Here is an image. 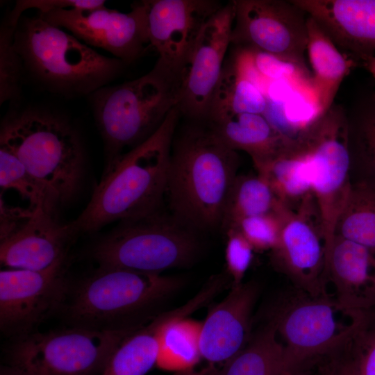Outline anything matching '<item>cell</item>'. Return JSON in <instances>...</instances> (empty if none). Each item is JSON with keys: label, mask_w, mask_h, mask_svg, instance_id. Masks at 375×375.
<instances>
[{"label": "cell", "mask_w": 375, "mask_h": 375, "mask_svg": "<svg viewBox=\"0 0 375 375\" xmlns=\"http://www.w3.org/2000/svg\"><path fill=\"white\" fill-rule=\"evenodd\" d=\"M183 284L180 278L97 267L71 280L56 315L65 326L96 331H135L161 312Z\"/></svg>", "instance_id": "cell-1"}, {"label": "cell", "mask_w": 375, "mask_h": 375, "mask_svg": "<svg viewBox=\"0 0 375 375\" xmlns=\"http://www.w3.org/2000/svg\"><path fill=\"white\" fill-rule=\"evenodd\" d=\"M180 114L177 106L149 138L123 153L111 171L102 176L85 208L69 223L76 235L160 210Z\"/></svg>", "instance_id": "cell-2"}, {"label": "cell", "mask_w": 375, "mask_h": 375, "mask_svg": "<svg viewBox=\"0 0 375 375\" xmlns=\"http://www.w3.org/2000/svg\"><path fill=\"white\" fill-rule=\"evenodd\" d=\"M239 156L210 131L185 132L172 147L166 193L172 216L196 231L221 227Z\"/></svg>", "instance_id": "cell-3"}, {"label": "cell", "mask_w": 375, "mask_h": 375, "mask_svg": "<svg viewBox=\"0 0 375 375\" xmlns=\"http://www.w3.org/2000/svg\"><path fill=\"white\" fill-rule=\"evenodd\" d=\"M14 44L26 75L48 92L66 98L90 96L116 78L126 65L99 53L38 15L20 17Z\"/></svg>", "instance_id": "cell-4"}, {"label": "cell", "mask_w": 375, "mask_h": 375, "mask_svg": "<svg viewBox=\"0 0 375 375\" xmlns=\"http://www.w3.org/2000/svg\"><path fill=\"white\" fill-rule=\"evenodd\" d=\"M0 146L19 159L60 206L77 194L85 153L76 130L64 115L47 108L12 107L1 123Z\"/></svg>", "instance_id": "cell-5"}, {"label": "cell", "mask_w": 375, "mask_h": 375, "mask_svg": "<svg viewBox=\"0 0 375 375\" xmlns=\"http://www.w3.org/2000/svg\"><path fill=\"white\" fill-rule=\"evenodd\" d=\"M96 125L103 141V175L116 165L122 151L149 138L178 104V84L156 66L147 74L90 96Z\"/></svg>", "instance_id": "cell-6"}, {"label": "cell", "mask_w": 375, "mask_h": 375, "mask_svg": "<svg viewBox=\"0 0 375 375\" xmlns=\"http://www.w3.org/2000/svg\"><path fill=\"white\" fill-rule=\"evenodd\" d=\"M201 249L197 231L160 210L119 222L92 246L90 256L98 267L160 274L192 265Z\"/></svg>", "instance_id": "cell-7"}, {"label": "cell", "mask_w": 375, "mask_h": 375, "mask_svg": "<svg viewBox=\"0 0 375 375\" xmlns=\"http://www.w3.org/2000/svg\"><path fill=\"white\" fill-rule=\"evenodd\" d=\"M135 331L65 326L11 338L2 349L0 375H101L115 350Z\"/></svg>", "instance_id": "cell-8"}, {"label": "cell", "mask_w": 375, "mask_h": 375, "mask_svg": "<svg viewBox=\"0 0 375 375\" xmlns=\"http://www.w3.org/2000/svg\"><path fill=\"white\" fill-rule=\"evenodd\" d=\"M369 311L348 308L328 294L314 297L297 288L281 297L269 309L267 319L284 348L286 372L346 344Z\"/></svg>", "instance_id": "cell-9"}, {"label": "cell", "mask_w": 375, "mask_h": 375, "mask_svg": "<svg viewBox=\"0 0 375 375\" xmlns=\"http://www.w3.org/2000/svg\"><path fill=\"white\" fill-rule=\"evenodd\" d=\"M308 160L312 194L326 243V258L351 189L346 110L333 105L299 136Z\"/></svg>", "instance_id": "cell-10"}, {"label": "cell", "mask_w": 375, "mask_h": 375, "mask_svg": "<svg viewBox=\"0 0 375 375\" xmlns=\"http://www.w3.org/2000/svg\"><path fill=\"white\" fill-rule=\"evenodd\" d=\"M69 257L42 270L0 272V329L8 339L36 331L56 315L71 277Z\"/></svg>", "instance_id": "cell-11"}, {"label": "cell", "mask_w": 375, "mask_h": 375, "mask_svg": "<svg viewBox=\"0 0 375 375\" xmlns=\"http://www.w3.org/2000/svg\"><path fill=\"white\" fill-rule=\"evenodd\" d=\"M231 44L270 53L308 68L307 15L290 1L233 0Z\"/></svg>", "instance_id": "cell-12"}, {"label": "cell", "mask_w": 375, "mask_h": 375, "mask_svg": "<svg viewBox=\"0 0 375 375\" xmlns=\"http://www.w3.org/2000/svg\"><path fill=\"white\" fill-rule=\"evenodd\" d=\"M131 6L128 12L105 6L92 10L62 9L37 15L128 65L142 56L145 46L149 44L143 2H135Z\"/></svg>", "instance_id": "cell-13"}, {"label": "cell", "mask_w": 375, "mask_h": 375, "mask_svg": "<svg viewBox=\"0 0 375 375\" xmlns=\"http://www.w3.org/2000/svg\"><path fill=\"white\" fill-rule=\"evenodd\" d=\"M271 261L297 289L314 297L325 294L326 243L314 198L296 211L283 210Z\"/></svg>", "instance_id": "cell-14"}, {"label": "cell", "mask_w": 375, "mask_h": 375, "mask_svg": "<svg viewBox=\"0 0 375 375\" xmlns=\"http://www.w3.org/2000/svg\"><path fill=\"white\" fill-rule=\"evenodd\" d=\"M155 65L177 83L206 22L223 6L215 0H143Z\"/></svg>", "instance_id": "cell-15"}, {"label": "cell", "mask_w": 375, "mask_h": 375, "mask_svg": "<svg viewBox=\"0 0 375 375\" xmlns=\"http://www.w3.org/2000/svg\"><path fill=\"white\" fill-rule=\"evenodd\" d=\"M234 16L231 1L202 28L178 78V107L181 113L196 119H207L226 52L231 44Z\"/></svg>", "instance_id": "cell-16"}, {"label": "cell", "mask_w": 375, "mask_h": 375, "mask_svg": "<svg viewBox=\"0 0 375 375\" xmlns=\"http://www.w3.org/2000/svg\"><path fill=\"white\" fill-rule=\"evenodd\" d=\"M259 291L255 281L231 286L223 300L208 311L200 328L201 359L211 366L225 365L247 345L252 335V314Z\"/></svg>", "instance_id": "cell-17"}, {"label": "cell", "mask_w": 375, "mask_h": 375, "mask_svg": "<svg viewBox=\"0 0 375 375\" xmlns=\"http://www.w3.org/2000/svg\"><path fill=\"white\" fill-rule=\"evenodd\" d=\"M76 235L69 224H60L55 215L34 210L24 226L1 242V264L12 269H47L68 257Z\"/></svg>", "instance_id": "cell-18"}, {"label": "cell", "mask_w": 375, "mask_h": 375, "mask_svg": "<svg viewBox=\"0 0 375 375\" xmlns=\"http://www.w3.org/2000/svg\"><path fill=\"white\" fill-rule=\"evenodd\" d=\"M329 285L331 297L343 306L371 310L375 306V251L335 235L326 256L324 292Z\"/></svg>", "instance_id": "cell-19"}, {"label": "cell", "mask_w": 375, "mask_h": 375, "mask_svg": "<svg viewBox=\"0 0 375 375\" xmlns=\"http://www.w3.org/2000/svg\"><path fill=\"white\" fill-rule=\"evenodd\" d=\"M254 166L285 209L296 211L314 197L308 160L299 139L286 141L274 156Z\"/></svg>", "instance_id": "cell-20"}, {"label": "cell", "mask_w": 375, "mask_h": 375, "mask_svg": "<svg viewBox=\"0 0 375 375\" xmlns=\"http://www.w3.org/2000/svg\"><path fill=\"white\" fill-rule=\"evenodd\" d=\"M306 26V51L312 71V82L324 113L333 106L342 81L358 61L343 53L313 18L308 16Z\"/></svg>", "instance_id": "cell-21"}, {"label": "cell", "mask_w": 375, "mask_h": 375, "mask_svg": "<svg viewBox=\"0 0 375 375\" xmlns=\"http://www.w3.org/2000/svg\"><path fill=\"white\" fill-rule=\"evenodd\" d=\"M210 124L219 140L235 151L247 152L254 165L274 156L285 142L262 115L239 114Z\"/></svg>", "instance_id": "cell-22"}, {"label": "cell", "mask_w": 375, "mask_h": 375, "mask_svg": "<svg viewBox=\"0 0 375 375\" xmlns=\"http://www.w3.org/2000/svg\"><path fill=\"white\" fill-rule=\"evenodd\" d=\"M346 113L351 183L375 188V92L361 97Z\"/></svg>", "instance_id": "cell-23"}, {"label": "cell", "mask_w": 375, "mask_h": 375, "mask_svg": "<svg viewBox=\"0 0 375 375\" xmlns=\"http://www.w3.org/2000/svg\"><path fill=\"white\" fill-rule=\"evenodd\" d=\"M267 99L234 59L224 65L211 100L207 119L217 122L235 115H264Z\"/></svg>", "instance_id": "cell-24"}, {"label": "cell", "mask_w": 375, "mask_h": 375, "mask_svg": "<svg viewBox=\"0 0 375 375\" xmlns=\"http://www.w3.org/2000/svg\"><path fill=\"white\" fill-rule=\"evenodd\" d=\"M284 348L269 319L247 345L222 369L219 375H283L285 373Z\"/></svg>", "instance_id": "cell-25"}, {"label": "cell", "mask_w": 375, "mask_h": 375, "mask_svg": "<svg viewBox=\"0 0 375 375\" xmlns=\"http://www.w3.org/2000/svg\"><path fill=\"white\" fill-rule=\"evenodd\" d=\"M283 209L262 176L238 174L227 197L221 228L225 232L244 218L280 212Z\"/></svg>", "instance_id": "cell-26"}, {"label": "cell", "mask_w": 375, "mask_h": 375, "mask_svg": "<svg viewBox=\"0 0 375 375\" xmlns=\"http://www.w3.org/2000/svg\"><path fill=\"white\" fill-rule=\"evenodd\" d=\"M160 314L127 335L115 350L101 375H146L156 365Z\"/></svg>", "instance_id": "cell-27"}, {"label": "cell", "mask_w": 375, "mask_h": 375, "mask_svg": "<svg viewBox=\"0 0 375 375\" xmlns=\"http://www.w3.org/2000/svg\"><path fill=\"white\" fill-rule=\"evenodd\" d=\"M335 235L375 251V188L364 183H352Z\"/></svg>", "instance_id": "cell-28"}, {"label": "cell", "mask_w": 375, "mask_h": 375, "mask_svg": "<svg viewBox=\"0 0 375 375\" xmlns=\"http://www.w3.org/2000/svg\"><path fill=\"white\" fill-rule=\"evenodd\" d=\"M0 186L28 200L33 210L55 215L60 206L51 192L36 179L8 149L0 146Z\"/></svg>", "instance_id": "cell-29"}, {"label": "cell", "mask_w": 375, "mask_h": 375, "mask_svg": "<svg viewBox=\"0 0 375 375\" xmlns=\"http://www.w3.org/2000/svg\"><path fill=\"white\" fill-rule=\"evenodd\" d=\"M15 28L5 19L0 28V105L8 102L12 107L19 106L26 75L14 44Z\"/></svg>", "instance_id": "cell-30"}, {"label": "cell", "mask_w": 375, "mask_h": 375, "mask_svg": "<svg viewBox=\"0 0 375 375\" xmlns=\"http://www.w3.org/2000/svg\"><path fill=\"white\" fill-rule=\"evenodd\" d=\"M242 49L252 67L265 79L288 81L299 85L313 86L312 74L308 68L256 49Z\"/></svg>", "instance_id": "cell-31"}, {"label": "cell", "mask_w": 375, "mask_h": 375, "mask_svg": "<svg viewBox=\"0 0 375 375\" xmlns=\"http://www.w3.org/2000/svg\"><path fill=\"white\" fill-rule=\"evenodd\" d=\"M268 213L242 219L233 227L238 228L254 251H272L281 234L282 213Z\"/></svg>", "instance_id": "cell-32"}, {"label": "cell", "mask_w": 375, "mask_h": 375, "mask_svg": "<svg viewBox=\"0 0 375 375\" xmlns=\"http://www.w3.org/2000/svg\"><path fill=\"white\" fill-rule=\"evenodd\" d=\"M351 38L362 53L375 55V0H359L349 19Z\"/></svg>", "instance_id": "cell-33"}, {"label": "cell", "mask_w": 375, "mask_h": 375, "mask_svg": "<svg viewBox=\"0 0 375 375\" xmlns=\"http://www.w3.org/2000/svg\"><path fill=\"white\" fill-rule=\"evenodd\" d=\"M225 234L226 272L231 281V286H235L243 283L252 261L254 249L238 228H229Z\"/></svg>", "instance_id": "cell-34"}, {"label": "cell", "mask_w": 375, "mask_h": 375, "mask_svg": "<svg viewBox=\"0 0 375 375\" xmlns=\"http://www.w3.org/2000/svg\"><path fill=\"white\" fill-rule=\"evenodd\" d=\"M358 375H375V315L370 311L351 341Z\"/></svg>", "instance_id": "cell-35"}, {"label": "cell", "mask_w": 375, "mask_h": 375, "mask_svg": "<svg viewBox=\"0 0 375 375\" xmlns=\"http://www.w3.org/2000/svg\"><path fill=\"white\" fill-rule=\"evenodd\" d=\"M105 3L101 0H18L4 19L16 27L23 12L28 9L47 14L62 9L92 10L105 6Z\"/></svg>", "instance_id": "cell-36"}, {"label": "cell", "mask_w": 375, "mask_h": 375, "mask_svg": "<svg viewBox=\"0 0 375 375\" xmlns=\"http://www.w3.org/2000/svg\"><path fill=\"white\" fill-rule=\"evenodd\" d=\"M351 340L335 351L315 360L319 375H358L351 351Z\"/></svg>", "instance_id": "cell-37"}, {"label": "cell", "mask_w": 375, "mask_h": 375, "mask_svg": "<svg viewBox=\"0 0 375 375\" xmlns=\"http://www.w3.org/2000/svg\"><path fill=\"white\" fill-rule=\"evenodd\" d=\"M34 210L7 204L0 199V242L7 239L24 226L32 217Z\"/></svg>", "instance_id": "cell-38"}, {"label": "cell", "mask_w": 375, "mask_h": 375, "mask_svg": "<svg viewBox=\"0 0 375 375\" xmlns=\"http://www.w3.org/2000/svg\"><path fill=\"white\" fill-rule=\"evenodd\" d=\"M283 375H319L317 368L314 369L310 362L306 363L301 367L284 373Z\"/></svg>", "instance_id": "cell-39"}, {"label": "cell", "mask_w": 375, "mask_h": 375, "mask_svg": "<svg viewBox=\"0 0 375 375\" xmlns=\"http://www.w3.org/2000/svg\"><path fill=\"white\" fill-rule=\"evenodd\" d=\"M362 63L375 80V56L366 58Z\"/></svg>", "instance_id": "cell-40"}]
</instances>
